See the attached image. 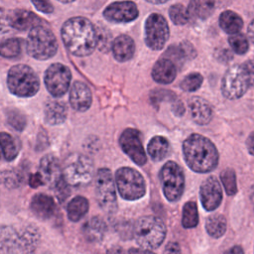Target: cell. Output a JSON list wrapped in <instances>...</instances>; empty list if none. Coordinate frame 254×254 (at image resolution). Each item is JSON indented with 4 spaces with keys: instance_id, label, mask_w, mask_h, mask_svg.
I'll use <instances>...</instances> for the list:
<instances>
[{
    "instance_id": "6da1fadb",
    "label": "cell",
    "mask_w": 254,
    "mask_h": 254,
    "mask_svg": "<svg viewBox=\"0 0 254 254\" xmlns=\"http://www.w3.org/2000/svg\"><path fill=\"white\" fill-rule=\"evenodd\" d=\"M62 39L69 53L86 57L97 47V31L93 24L83 17H72L62 27Z\"/></svg>"
},
{
    "instance_id": "7a4b0ae2",
    "label": "cell",
    "mask_w": 254,
    "mask_h": 254,
    "mask_svg": "<svg viewBox=\"0 0 254 254\" xmlns=\"http://www.w3.org/2000/svg\"><path fill=\"white\" fill-rule=\"evenodd\" d=\"M187 165L196 173H208L218 164V152L214 144L199 134H192L183 144Z\"/></svg>"
},
{
    "instance_id": "3957f363",
    "label": "cell",
    "mask_w": 254,
    "mask_h": 254,
    "mask_svg": "<svg viewBox=\"0 0 254 254\" xmlns=\"http://www.w3.org/2000/svg\"><path fill=\"white\" fill-rule=\"evenodd\" d=\"M254 84V61L230 66L221 82L222 94L228 99L240 98Z\"/></svg>"
},
{
    "instance_id": "277c9868",
    "label": "cell",
    "mask_w": 254,
    "mask_h": 254,
    "mask_svg": "<svg viewBox=\"0 0 254 254\" xmlns=\"http://www.w3.org/2000/svg\"><path fill=\"white\" fill-rule=\"evenodd\" d=\"M132 232L138 245L148 250L156 249L163 243L167 228L159 217L148 215L139 218L135 222Z\"/></svg>"
},
{
    "instance_id": "5b68a950",
    "label": "cell",
    "mask_w": 254,
    "mask_h": 254,
    "mask_svg": "<svg viewBox=\"0 0 254 254\" xmlns=\"http://www.w3.org/2000/svg\"><path fill=\"white\" fill-rule=\"evenodd\" d=\"M58 41L54 33L46 26L39 25L30 30L26 41L29 56L39 61L53 58L58 52Z\"/></svg>"
},
{
    "instance_id": "8992f818",
    "label": "cell",
    "mask_w": 254,
    "mask_h": 254,
    "mask_svg": "<svg viewBox=\"0 0 254 254\" xmlns=\"http://www.w3.org/2000/svg\"><path fill=\"white\" fill-rule=\"evenodd\" d=\"M7 85L10 92L20 97H31L40 88L37 73L26 64L13 65L7 75Z\"/></svg>"
},
{
    "instance_id": "52a82bcc",
    "label": "cell",
    "mask_w": 254,
    "mask_h": 254,
    "mask_svg": "<svg viewBox=\"0 0 254 254\" xmlns=\"http://www.w3.org/2000/svg\"><path fill=\"white\" fill-rule=\"evenodd\" d=\"M93 174V162L85 155L71 154L64 164L63 176L68 186L84 187L91 182Z\"/></svg>"
},
{
    "instance_id": "ba28073f",
    "label": "cell",
    "mask_w": 254,
    "mask_h": 254,
    "mask_svg": "<svg viewBox=\"0 0 254 254\" xmlns=\"http://www.w3.org/2000/svg\"><path fill=\"white\" fill-rule=\"evenodd\" d=\"M116 187L120 195L128 200L141 198L146 192V184L142 175L134 169L123 167L116 171Z\"/></svg>"
},
{
    "instance_id": "9c48e42d",
    "label": "cell",
    "mask_w": 254,
    "mask_h": 254,
    "mask_svg": "<svg viewBox=\"0 0 254 254\" xmlns=\"http://www.w3.org/2000/svg\"><path fill=\"white\" fill-rule=\"evenodd\" d=\"M95 196L98 205L106 213H114L117 209L115 183L112 173L106 168L99 169L95 176Z\"/></svg>"
},
{
    "instance_id": "30bf717a",
    "label": "cell",
    "mask_w": 254,
    "mask_h": 254,
    "mask_svg": "<svg viewBox=\"0 0 254 254\" xmlns=\"http://www.w3.org/2000/svg\"><path fill=\"white\" fill-rule=\"evenodd\" d=\"M160 181L166 198L178 200L185 189V176L182 168L173 161H168L160 171Z\"/></svg>"
},
{
    "instance_id": "8fae6325",
    "label": "cell",
    "mask_w": 254,
    "mask_h": 254,
    "mask_svg": "<svg viewBox=\"0 0 254 254\" xmlns=\"http://www.w3.org/2000/svg\"><path fill=\"white\" fill-rule=\"evenodd\" d=\"M71 80L69 68L60 63L51 64L44 75L45 85L51 95L55 97L63 96L68 89Z\"/></svg>"
},
{
    "instance_id": "7c38bea8",
    "label": "cell",
    "mask_w": 254,
    "mask_h": 254,
    "mask_svg": "<svg viewBox=\"0 0 254 254\" xmlns=\"http://www.w3.org/2000/svg\"><path fill=\"white\" fill-rule=\"evenodd\" d=\"M169 26L166 19L158 13L151 14L145 24V42L152 50H161L169 39Z\"/></svg>"
},
{
    "instance_id": "4fadbf2b",
    "label": "cell",
    "mask_w": 254,
    "mask_h": 254,
    "mask_svg": "<svg viewBox=\"0 0 254 254\" xmlns=\"http://www.w3.org/2000/svg\"><path fill=\"white\" fill-rule=\"evenodd\" d=\"M119 144L123 152L132 159V161L139 166H143L147 162V156L141 141V134L138 130L127 128L120 138Z\"/></svg>"
},
{
    "instance_id": "5bb4252c",
    "label": "cell",
    "mask_w": 254,
    "mask_h": 254,
    "mask_svg": "<svg viewBox=\"0 0 254 254\" xmlns=\"http://www.w3.org/2000/svg\"><path fill=\"white\" fill-rule=\"evenodd\" d=\"M139 11L134 2L119 1L109 4L103 11L106 20L115 23H127L138 17Z\"/></svg>"
},
{
    "instance_id": "9a60e30c",
    "label": "cell",
    "mask_w": 254,
    "mask_h": 254,
    "mask_svg": "<svg viewBox=\"0 0 254 254\" xmlns=\"http://www.w3.org/2000/svg\"><path fill=\"white\" fill-rule=\"evenodd\" d=\"M199 195L204 209L210 211L218 207L222 200V190L216 178L208 177L201 184Z\"/></svg>"
},
{
    "instance_id": "2e32d148",
    "label": "cell",
    "mask_w": 254,
    "mask_h": 254,
    "mask_svg": "<svg viewBox=\"0 0 254 254\" xmlns=\"http://www.w3.org/2000/svg\"><path fill=\"white\" fill-rule=\"evenodd\" d=\"M69 102L71 107L76 111H86L92 102L91 91L82 81H74L69 92Z\"/></svg>"
},
{
    "instance_id": "e0dca14e",
    "label": "cell",
    "mask_w": 254,
    "mask_h": 254,
    "mask_svg": "<svg viewBox=\"0 0 254 254\" xmlns=\"http://www.w3.org/2000/svg\"><path fill=\"white\" fill-rule=\"evenodd\" d=\"M7 22L10 27L18 31H25L28 29L31 30L41 25V19L38 18L36 14L23 9L11 11L7 16Z\"/></svg>"
},
{
    "instance_id": "ac0fdd59",
    "label": "cell",
    "mask_w": 254,
    "mask_h": 254,
    "mask_svg": "<svg viewBox=\"0 0 254 254\" xmlns=\"http://www.w3.org/2000/svg\"><path fill=\"white\" fill-rule=\"evenodd\" d=\"M44 184H49L51 188L64 176L59 160L53 155H46L40 162V173Z\"/></svg>"
},
{
    "instance_id": "d6986e66",
    "label": "cell",
    "mask_w": 254,
    "mask_h": 254,
    "mask_svg": "<svg viewBox=\"0 0 254 254\" xmlns=\"http://www.w3.org/2000/svg\"><path fill=\"white\" fill-rule=\"evenodd\" d=\"M30 208L36 217L46 220L54 216L57 205L52 196L45 193H37L31 199Z\"/></svg>"
},
{
    "instance_id": "ffe728a7",
    "label": "cell",
    "mask_w": 254,
    "mask_h": 254,
    "mask_svg": "<svg viewBox=\"0 0 254 254\" xmlns=\"http://www.w3.org/2000/svg\"><path fill=\"white\" fill-rule=\"evenodd\" d=\"M177 75V65L166 58H162L156 62L152 69V76L158 83H171Z\"/></svg>"
},
{
    "instance_id": "44dd1931",
    "label": "cell",
    "mask_w": 254,
    "mask_h": 254,
    "mask_svg": "<svg viewBox=\"0 0 254 254\" xmlns=\"http://www.w3.org/2000/svg\"><path fill=\"white\" fill-rule=\"evenodd\" d=\"M112 53L116 61L127 62L129 61L135 52V44L132 38L127 35H120L113 40L111 45Z\"/></svg>"
},
{
    "instance_id": "7402d4cb",
    "label": "cell",
    "mask_w": 254,
    "mask_h": 254,
    "mask_svg": "<svg viewBox=\"0 0 254 254\" xmlns=\"http://www.w3.org/2000/svg\"><path fill=\"white\" fill-rule=\"evenodd\" d=\"M19 249V234L12 226L0 227V254H17Z\"/></svg>"
},
{
    "instance_id": "603a6c76",
    "label": "cell",
    "mask_w": 254,
    "mask_h": 254,
    "mask_svg": "<svg viewBox=\"0 0 254 254\" xmlns=\"http://www.w3.org/2000/svg\"><path fill=\"white\" fill-rule=\"evenodd\" d=\"M190 109L191 117L195 123L199 125H205L211 120V106L203 98L192 97L190 101Z\"/></svg>"
},
{
    "instance_id": "cb8c5ba5",
    "label": "cell",
    "mask_w": 254,
    "mask_h": 254,
    "mask_svg": "<svg viewBox=\"0 0 254 254\" xmlns=\"http://www.w3.org/2000/svg\"><path fill=\"white\" fill-rule=\"evenodd\" d=\"M45 121L50 125H59L65 121L67 108L64 102L50 99L45 105Z\"/></svg>"
},
{
    "instance_id": "d4e9b609",
    "label": "cell",
    "mask_w": 254,
    "mask_h": 254,
    "mask_svg": "<svg viewBox=\"0 0 254 254\" xmlns=\"http://www.w3.org/2000/svg\"><path fill=\"white\" fill-rule=\"evenodd\" d=\"M19 234V249L24 254L32 253L38 246L40 234L34 226L24 227Z\"/></svg>"
},
{
    "instance_id": "484cf974",
    "label": "cell",
    "mask_w": 254,
    "mask_h": 254,
    "mask_svg": "<svg viewBox=\"0 0 254 254\" xmlns=\"http://www.w3.org/2000/svg\"><path fill=\"white\" fill-rule=\"evenodd\" d=\"M106 231V225L104 221L97 216L88 219L82 226V232L84 237L90 242L100 241Z\"/></svg>"
},
{
    "instance_id": "4316f807",
    "label": "cell",
    "mask_w": 254,
    "mask_h": 254,
    "mask_svg": "<svg viewBox=\"0 0 254 254\" xmlns=\"http://www.w3.org/2000/svg\"><path fill=\"white\" fill-rule=\"evenodd\" d=\"M149 156L156 162L162 161L170 154L171 147L169 141L162 136L153 137L147 146Z\"/></svg>"
},
{
    "instance_id": "83f0119b",
    "label": "cell",
    "mask_w": 254,
    "mask_h": 254,
    "mask_svg": "<svg viewBox=\"0 0 254 254\" xmlns=\"http://www.w3.org/2000/svg\"><path fill=\"white\" fill-rule=\"evenodd\" d=\"M219 25L224 32L235 35L241 31L243 27V20L237 13L226 10L219 16Z\"/></svg>"
},
{
    "instance_id": "f1b7e54d",
    "label": "cell",
    "mask_w": 254,
    "mask_h": 254,
    "mask_svg": "<svg viewBox=\"0 0 254 254\" xmlns=\"http://www.w3.org/2000/svg\"><path fill=\"white\" fill-rule=\"evenodd\" d=\"M89 203L88 200L81 195L73 197L67 204L66 211L69 220L76 222L80 220L88 211Z\"/></svg>"
},
{
    "instance_id": "f546056e",
    "label": "cell",
    "mask_w": 254,
    "mask_h": 254,
    "mask_svg": "<svg viewBox=\"0 0 254 254\" xmlns=\"http://www.w3.org/2000/svg\"><path fill=\"white\" fill-rule=\"evenodd\" d=\"M190 19H206L214 11V2L212 1H190L187 8Z\"/></svg>"
},
{
    "instance_id": "4dcf8cb0",
    "label": "cell",
    "mask_w": 254,
    "mask_h": 254,
    "mask_svg": "<svg viewBox=\"0 0 254 254\" xmlns=\"http://www.w3.org/2000/svg\"><path fill=\"white\" fill-rule=\"evenodd\" d=\"M205 229L211 237H221L226 231L225 217L221 214H214L209 216L205 222Z\"/></svg>"
},
{
    "instance_id": "1f68e13d",
    "label": "cell",
    "mask_w": 254,
    "mask_h": 254,
    "mask_svg": "<svg viewBox=\"0 0 254 254\" xmlns=\"http://www.w3.org/2000/svg\"><path fill=\"white\" fill-rule=\"evenodd\" d=\"M0 147L7 161H13L18 156V147L15 139L6 132H0Z\"/></svg>"
},
{
    "instance_id": "d6a6232c",
    "label": "cell",
    "mask_w": 254,
    "mask_h": 254,
    "mask_svg": "<svg viewBox=\"0 0 254 254\" xmlns=\"http://www.w3.org/2000/svg\"><path fill=\"white\" fill-rule=\"evenodd\" d=\"M22 51V43L17 38L7 39L0 43V56L6 59L17 58Z\"/></svg>"
},
{
    "instance_id": "836d02e7",
    "label": "cell",
    "mask_w": 254,
    "mask_h": 254,
    "mask_svg": "<svg viewBox=\"0 0 254 254\" xmlns=\"http://www.w3.org/2000/svg\"><path fill=\"white\" fill-rule=\"evenodd\" d=\"M183 226L186 228H192L198 223V213L195 202L189 201L184 205L183 208Z\"/></svg>"
},
{
    "instance_id": "e575fe53",
    "label": "cell",
    "mask_w": 254,
    "mask_h": 254,
    "mask_svg": "<svg viewBox=\"0 0 254 254\" xmlns=\"http://www.w3.org/2000/svg\"><path fill=\"white\" fill-rule=\"evenodd\" d=\"M8 124L17 131H22L27 125V119L24 113L16 108H8L5 111Z\"/></svg>"
},
{
    "instance_id": "d590c367",
    "label": "cell",
    "mask_w": 254,
    "mask_h": 254,
    "mask_svg": "<svg viewBox=\"0 0 254 254\" xmlns=\"http://www.w3.org/2000/svg\"><path fill=\"white\" fill-rule=\"evenodd\" d=\"M1 183L8 189H16L24 181V176L18 170H5L0 173Z\"/></svg>"
},
{
    "instance_id": "8d00e7d4",
    "label": "cell",
    "mask_w": 254,
    "mask_h": 254,
    "mask_svg": "<svg viewBox=\"0 0 254 254\" xmlns=\"http://www.w3.org/2000/svg\"><path fill=\"white\" fill-rule=\"evenodd\" d=\"M169 15L173 23L176 25H185L190 20L187 8L179 3L174 4L170 7Z\"/></svg>"
},
{
    "instance_id": "74e56055",
    "label": "cell",
    "mask_w": 254,
    "mask_h": 254,
    "mask_svg": "<svg viewBox=\"0 0 254 254\" xmlns=\"http://www.w3.org/2000/svg\"><path fill=\"white\" fill-rule=\"evenodd\" d=\"M220 180L228 195H233L237 191L236 176L233 170L225 169L220 173Z\"/></svg>"
},
{
    "instance_id": "f35d334b",
    "label": "cell",
    "mask_w": 254,
    "mask_h": 254,
    "mask_svg": "<svg viewBox=\"0 0 254 254\" xmlns=\"http://www.w3.org/2000/svg\"><path fill=\"white\" fill-rule=\"evenodd\" d=\"M228 42L234 53L238 55H244L249 49L248 40L243 34L238 33L235 35H231L228 38Z\"/></svg>"
},
{
    "instance_id": "ab89813d",
    "label": "cell",
    "mask_w": 254,
    "mask_h": 254,
    "mask_svg": "<svg viewBox=\"0 0 254 254\" xmlns=\"http://www.w3.org/2000/svg\"><path fill=\"white\" fill-rule=\"evenodd\" d=\"M202 80H203V78H202L201 74H199L197 72H192V73H190L189 75H187L182 80L180 86L185 91H194L200 87Z\"/></svg>"
},
{
    "instance_id": "60d3db41",
    "label": "cell",
    "mask_w": 254,
    "mask_h": 254,
    "mask_svg": "<svg viewBox=\"0 0 254 254\" xmlns=\"http://www.w3.org/2000/svg\"><path fill=\"white\" fill-rule=\"evenodd\" d=\"M52 189L54 190V193H55L56 197L59 199L60 202L64 201L68 197V195L70 193L69 187H68L67 183L65 182V180L64 179V177L59 182H57L52 187Z\"/></svg>"
},
{
    "instance_id": "b9f144b4",
    "label": "cell",
    "mask_w": 254,
    "mask_h": 254,
    "mask_svg": "<svg viewBox=\"0 0 254 254\" xmlns=\"http://www.w3.org/2000/svg\"><path fill=\"white\" fill-rule=\"evenodd\" d=\"M97 45H99L102 51H108L110 49V34L108 33V31H102L97 33Z\"/></svg>"
},
{
    "instance_id": "7bdbcfd3",
    "label": "cell",
    "mask_w": 254,
    "mask_h": 254,
    "mask_svg": "<svg viewBox=\"0 0 254 254\" xmlns=\"http://www.w3.org/2000/svg\"><path fill=\"white\" fill-rule=\"evenodd\" d=\"M32 4L42 13L50 14L54 11L53 5L48 1H32Z\"/></svg>"
},
{
    "instance_id": "ee69618b",
    "label": "cell",
    "mask_w": 254,
    "mask_h": 254,
    "mask_svg": "<svg viewBox=\"0 0 254 254\" xmlns=\"http://www.w3.org/2000/svg\"><path fill=\"white\" fill-rule=\"evenodd\" d=\"M163 254H181V247L177 242H169L164 249Z\"/></svg>"
},
{
    "instance_id": "f6af8a7d",
    "label": "cell",
    "mask_w": 254,
    "mask_h": 254,
    "mask_svg": "<svg viewBox=\"0 0 254 254\" xmlns=\"http://www.w3.org/2000/svg\"><path fill=\"white\" fill-rule=\"evenodd\" d=\"M43 184H44V182H43V179L40 174H34L31 176V178H30V186L31 187L37 188Z\"/></svg>"
},
{
    "instance_id": "bcb514c9",
    "label": "cell",
    "mask_w": 254,
    "mask_h": 254,
    "mask_svg": "<svg viewBox=\"0 0 254 254\" xmlns=\"http://www.w3.org/2000/svg\"><path fill=\"white\" fill-rule=\"evenodd\" d=\"M9 27H10V26H9V24H8L7 21H4V20L0 19V39H1L3 36H5V35H7V34L10 33V28H9Z\"/></svg>"
},
{
    "instance_id": "7dc6e473",
    "label": "cell",
    "mask_w": 254,
    "mask_h": 254,
    "mask_svg": "<svg viewBox=\"0 0 254 254\" xmlns=\"http://www.w3.org/2000/svg\"><path fill=\"white\" fill-rule=\"evenodd\" d=\"M246 146L248 149V152L254 156V132H252L246 141Z\"/></svg>"
},
{
    "instance_id": "c3c4849f",
    "label": "cell",
    "mask_w": 254,
    "mask_h": 254,
    "mask_svg": "<svg viewBox=\"0 0 254 254\" xmlns=\"http://www.w3.org/2000/svg\"><path fill=\"white\" fill-rule=\"evenodd\" d=\"M107 254H126V252L119 246H113L107 250Z\"/></svg>"
},
{
    "instance_id": "681fc988",
    "label": "cell",
    "mask_w": 254,
    "mask_h": 254,
    "mask_svg": "<svg viewBox=\"0 0 254 254\" xmlns=\"http://www.w3.org/2000/svg\"><path fill=\"white\" fill-rule=\"evenodd\" d=\"M129 254H154L152 251L150 250H146V249H138V248H132L129 251Z\"/></svg>"
},
{
    "instance_id": "f907efd6",
    "label": "cell",
    "mask_w": 254,
    "mask_h": 254,
    "mask_svg": "<svg viewBox=\"0 0 254 254\" xmlns=\"http://www.w3.org/2000/svg\"><path fill=\"white\" fill-rule=\"evenodd\" d=\"M225 254H244V253H243V249L240 246H233Z\"/></svg>"
},
{
    "instance_id": "816d5d0a",
    "label": "cell",
    "mask_w": 254,
    "mask_h": 254,
    "mask_svg": "<svg viewBox=\"0 0 254 254\" xmlns=\"http://www.w3.org/2000/svg\"><path fill=\"white\" fill-rule=\"evenodd\" d=\"M248 36H249L250 40L254 43V19L248 26Z\"/></svg>"
},
{
    "instance_id": "f5cc1de1",
    "label": "cell",
    "mask_w": 254,
    "mask_h": 254,
    "mask_svg": "<svg viewBox=\"0 0 254 254\" xmlns=\"http://www.w3.org/2000/svg\"><path fill=\"white\" fill-rule=\"evenodd\" d=\"M250 197H251V200H252V202L254 203V188L252 189V191H251V195H250Z\"/></svg>"
},
{
    "instance_id": "db71d44e",
    "label": "cell",
    "mask_w": 254,
    "mask_h": 254,
    "mask_svg": "<svg viewBox=\"0 0 254 254\" xmlns=\"http://www.w3.org/2000/svg\"><path fill=\"white\" fill-rule=\"evenodd\" d=\"M2 150H1V147H0V161H1V159H2Z\"/></svg>"
}]
</instances>
